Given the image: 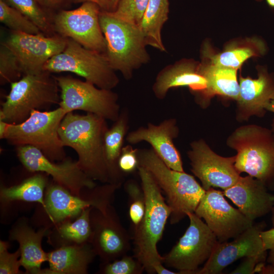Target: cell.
Segmentation results:
<instances>
[{
	"mask_svg": "<svg viewBox=\"0 0 274 274\" xmlns=\"http://www.w3.org/2000/svg\"><path fill=\"white\" fill-rule=\"evenodd\" d=\"M261 237L264 249L268 250L266 261L268 264L274 265V227L261 232Z\"/></svg>",
	"mask_w": 274,
	"mask_h": 274,
	"instance_id": "ab89813d",
	"label": "cell"
},
{
	"mask_svg": "<svg viewBox=\"0 0 274 274\" xmlns=\"http://www.w3.org/2000/svg\"><path fill=\"white\" fill-rule=\"evenodd\" d=\"M19 62L14 53L3 42L0 46V83H12L23 76Z\"/></svg>",
	"mask_w": 274,
	"mask_h": 274,
	"instance_id": "836d02e7",
	"label": "cell"
},
{
	"mask_svg": "<svg viewBox=\"0 0 274 274\" xmlns=\"http://www.w3.org/2000/svg\"><path fill=\"white\" fill-rule=\"evenodd\" d=\"M227 144L235 150L234 166L274 190V133L257 125L241 126L232 133Z\"/></svg>",
	"mask_w": 274,
	"mask_h": 274,
	"instance_id": "5b68a950",
	"label": "cell"
},
{
	"mask_svg": "<svg viewBox=\"0 0 274 274\" xmlns=\"http://www.w3.org/2000/svg\"><path fill=\"white\" fill-rule=\"evenodd\" d=\"M107 120L94 114H65L59 128L64 147L74 149L78 164L90 178L112 183L104 152V136L109 128Z\"/></svg>",
	"mask_w": 274,
	"mask_h": 274,
	"instance_id": "6da1fadb",
	"label": "cell"
},
{
	"mask_svg": "<svg viewBox=\"0 0 274 274\" xmlns=\"http://www.w3.org/2000/svg\"><path fill=\"white\" fill-rule=\"evenodd\" d=\"M0 21L12 31L30 34L43 33L30 20L4 0H0Z\"/></svg>",
	"mask_w": 274,
	"mask_h": 274,
	"instance_id": "1f68e13d",
	"label": "cell"
},
{
	"mask_svg": "<svg viewBox=\"0 0 274 274\" xmlns=\"http://www.w3.org/2000/svg\"><path fill=\"white\" fill-rule=\"evenodd\" d=\"M35 24L40 30L48 36L54 35L52 18L37 0H4Z\"/></svg>",
	"mask_w": 274,
	"mask_h": 274,
	"instance_id": "4dcf8cb0",
	"label": "cell"
},
{
	"mask_svg": "<svg viewBox=\"0 0 274 274\" xmlns=\"http://www.w3.org/2000/svg\"><path fill=\"white\" fill-rule=\"evenodd\" d=\"M145 197V211L137 227L132 229L133 256L148 273H155L154 267L163 263L157 245L164 232L171 209L150 174L139 166L138 169Z\"/></svg>",
	"mask_w": 274,
	"mask_h": 274,
	"instance_id": "7a4b0ae2",
	"label": "cell"
},
{
	"mask_svg": "<svg viewBox=\"0 0 274 274\" xmlns=\"http://www.w3.org/2000/svg\"><path fill=\"white\" fill-rule=\"evenodd\" d=\"M90 222L92 235L90 243L104 263L127 254L131 248V238L111 204L103 211L93 208Z\"/></svg>",
	"mask_w": 274,
	"mask_h": 274,
	"instance_id": "e0dca14e",
	"label": "cell"
},
{
	"mask_svg": "<svg viewBox=\"0 0 274 274\" xmlns=\"http://www.w3.org/2000/svg\"><path fill=\"white\" fill-rule=\"evenodd\" d=\"M100 9L95 3L85 2L79 8L59 11L52 18L54 33L71 39L85 48L106 53V41L100 22Z\"/></svg>",
	"mask_w": 274,
	"mask_h": 274,
	"instance_id": "7c38bea8",
	"label": "cell"
},
{
	"mask_svg": "<svg viewBox=\"0 0 274 274\" xmlns=\"http://www.w3.org/2000/svg\"><path fill=\"white\" fill-rule=\"evenodd\" d=\"M105 264L101 270L105 274H141L145 271L143 265L133 255L126 254Z\"/></svg>",
	"mask_w": 274,
	"mask_h": 274,
	"instance_id": "e575fe53",
	"label": "cell"
},
{
	"mask_svg": "<svg viewBox=\"0 0 274 274\" xmlns=\"http://www.w3.org/2000/svg\"><path fill=\"white\" fill-rule=\"evenodd\" d=\"M266 51L265 43L262 39L252 38L230 43L218 53H211L206 45L201 55L203 60L211 64L237 70L246 60L263 56Z\"/></svg>",
	"mask_w": 274,
	"mask_h": 274,
	"instance_id": "d4e9b609",
	"label": "cell"
},
{
	"mask_svg": "<svg viewBox=\"0 0 274 274\" xmlns=\"http://www.w3.org/2000/svg\"><path fill=\"white\" fill-rule=\"evenodd\" d=\"M17 154L21 163L28 170L51 176L55 183L75 195H80L83 190L96 186L94 180L81 169L77 161L66 158L60 163H55L41 150L29 145L18 146Z\"/></svg>",
	"mask_w": 274,
	"mask_h": 274,
	"instance_id": "5bb4252c",
	"label": "cell"
},
{
	"mask_svg": "<svg viewBox=\"0 0 274 274\" xmlns=\"http://www.w3.org/2000/svg\"><path fill=\"white\" fill-rule=\"evenodd\" d=\"M239 93L237 101V118L245 120L253 115L262 117L265 108L274 99V74L259 66L258 78H239Z\"/></svg>",
	"mask_w": 274,
	"mask_h": 274,
	"instance_id": "44dd1931",
	"label": "cell"
},
{
	"mask_svg": "<svg viewBox=\"0 0 274 274\" xmlns=\"http://www.w3.org/2000/svg\"><path fill=\"white\" fill-rule=\"evenodd\" d=\"M96 256L91 245H69L47 253L51 274H86Z\"/></svg>",
	"mask_w": 274,
	"mask_h": 274,
	"instance_id": "cb8c5ba5",
	"label": "cell"
},
{
	"mask_svg": "<svg viewBox=\"0 0 274 274\" xmlns=\"http://www.w3.org/2000/svg\"><path fill=\"white\" fill-rule=\"evenodd\" d=\"M168 0H149L139 27L146 44L161 52H166L161 31L168 19Z\"/></svg>",
	"mask_w": 274,
	"mask_h": 274,
	"instance_id": "f1b7e54d",
	"label": "cell"
},
{
	"mask_svg": "<svg viewBox=\"0 0 274 274\" xmlns=\"http://www.w3.org/2000/svg\"><path fill=\"white\" fill-rule=\"evenodd\" d=\"M179 133L177 120L169 118L157 125L149 122L146 126H141L128 132L126 140L132 145L142 142L148 143L167 166L183 172L181 156L174 143Z\"/></svg>",
	"mask_w": 274,
	"mask_h": 274,
	"instance_id": "d6986e66",
	"label": "cell"
},
{
	"mask_svg": "<svg viewBox=\"0 0 274 274\" xmlns=\"http://www.w3.org/2000/svg\"><path fill=\"white\" fill-rule=\"evenodd\" d=\"M189 225L170 251L163 257V264L180 274H196L199 267L212 255L219 242L201 218L188 213Z\"/></svg>",
	"mask_w": 274,
	"mask_h": 274,
	"instance_id": "30bf717a",
	"label": "cell"
},
{
	"mask_svg": "<svg viewBox=\"0 0 274 274\" xmlns=\"http://www.w3.org/2000/svg\"><path fill=\"white\" fill-rule=\"evenodd\" d=\"M49 228L43 227L35 231L26 223L20 221L10 231V239L19 244L21 266L27 273L51 274L49 269H41L42 264L48 260L47 253L42 247V241L48 234Z\"/></svg>",
	"mask_w": 274,
	"mask_h": 274,
	"instance_id": "603a6c76",
	"label": "cell"
},
{
	"mask_svg": "<svg viewBox=\"0 0 274 274\" xmlns=\"http://www.w3.org/2000/svg\"><path fill=\"white\" fill-rule=\"evenodd\" d=\"M68 1L72 0H37L44 8L55 9L65 4Z\"/></svg>",
	"mask_w": 274,
	"mask_h": 274,
	"instance_id": "b9f144b4",
	"label": "cell"
},
{
	"mask_svg": "<svg viewBox=\"0 0 274 274\" xmlns=\"http://www.w3.org/2000/svg\"><path fill=\"white\" fill-rule=\"evenodd\" d=\"M92 209L89 207L84 209L74 221L68 220L57 224L48 234L50 244L59 247L90 243L92 235L90 222V212Z\"/></svg>",
	"mask_w": 274,
	"mask_h": 274,
	"instance_id": "83f0119b",
	"label": "cell"
},
{
	"mask_svg": "<svg viewBox=\"0 0 274 274\" xmlns=\"http://www.w3.org/2000/svg\"><path fill=\"white\" fill-rule=\"evenodd\" d=\"M47 186L46 177L41 174H36L18 185L9 187H2L0 190L1 200L5 202L18 200L37 202L43 207L45 190Z\"/></svg>",
	"mask_w": 274,
	"mask_h": 274,
	"instance_id": "f546056e",
	"label": "cell"
},
{
	"mask_svg": "<svg viewBox=\"0 0 274 274\" xmlns=\"http://www.w3.org/2000/svg\"><path fill=\"white\" fill-rule=\"evenodd\" d=\"M265 223L253 224L233 239L217 244L214 251L196 274H219L227 266L240 258L267 253L261 237Z\"/></svg>",
	"mask_w": 274,
	"mask_h": 274,
	"instance_id": "ac0fdd59",
	"label": "cell"
},
{
	"mask_svg": "<svg viewBox=\"0 0 274 274\" xmlns=\"http://www.w3.org/2000/svg\"><path fill=\"white\" fill-rule=\"evenodd\" d=\"M267 190L260 181L248 175L241 176L223 192L247 218L254 221L271 212L274 207V195Z\"/></svg>",
	"mask_w": 274,
	"mask_h": 274,
	"instance_id": "ffe728a7",
	"label": "cell"
},
{
	"mask_svg": "<svg viewBox=\"0 0 274 274\" xmlns=\"http://www.w3.org/2000/svg\"><path fill=\"white\" fill-rule=\"evenodd\" d=\"M43 70L51 73L71 72L102 89L112 90L119 83L105 53L85 48L71 39H67L62 52L46 62Z\"/></svg>",
	"mask_w": 274,
	"mask_h": 274,
	"instance_id": "ba28073f",
	"label": "cell"
},
{
	"mask_svg": "<svg viewBox=\"0 0 274 274\" xmlns=\"http://www.w3.org/2000/svg\"><path fill=\"white\" fill-rule=\"evenodd\" d=\"M267 256V253H265L258 255L245 257L244 258V260L240 265L232 271L230 273H254L257 266L260 263H265Z\"/></svg>",
	"mask_w": 274,
	"mask_h": 274,
	"instance_id": "f35d334b",
	"label": "cell"
},
{
	"mask_svg": "<svg viewBox=\"0 0 274 274\" xmlns=\"http://www.w3.org/2000/svg\"><path fill=\"white\" fill-rule=\"evenodd\" d=\"M8 123L0 120V139H4Z\"/></svg>",
	"mask_w": 274,
	"mask_h": 274,
	"instance_id": "ee69618b",
	"label": "cell"
},
{
	"mask_svg": "<svg viewBox=\"0 0 274 274\" xmlns=\"http://www.w3.org/2000/svg\"><path fill=\"white\" fill-rule=\"evenodd\" d=\"M120 0H72L75 3L92 2L96 4L100 11L109 13L115 11Z\"/></svg>",
	"mask_w": 274,
	"mask_h": 274,
	"instance_id": "60d3db41",
	"label": "cell"
},
{
	"mask_svg": "<svg viewBox=\"0 0 274 274\" xmlns=\"http://www.w3.org/2000/svg\"><path fill=\"white\" fill-rule=\"evenodd\" d=\"M198 70L207 82V89L198 102L200 105H205L210 97L215 95L237 100L239 85L237 70L214 65L203 60L199 63Z\"/></svg>",
	"mask_w": 274,
	"mask_h": 274,
	"instance_id": "484cf974",
	"label": "cell"
},
{
	"mask_svg": "<svg viewBox=\"0 0 274 274\" xmlns=\"http://www.w3.org/2000/svg\"><path fill=\"white\" fill-rule=\"evenodd\" d=\"M139 166L152 176L171 209L170 223L175 224L188 213H194L206 191L194 177L167 166L154 150L138 149Z\"/></svg>",
	"mask_w": 274,
	"mask_h": 274,
	"instance_id": "3957f363",
	"label": "cell"
},
{
	"mask_svg": "<svg viewBox=\"0 0 274 274\" xmlns=\"http://www.w3.org/2000/svg\"><path fill=\"white\" fill-rule=\"evenodd\" d=\"M106 131L104 136V152L111 183L121 184L124 175L120 172L118 161L129 128V114L121 111L117 120Z\"/></svg>",
	"mask_w": 274,
	"mask_h": 274,
	"instance_id": "4316f807",
	"label": "cell"
},
{
	"mask_svg": "<svg viewBox=\"0 0 274 274\" xmlns=\"http://www.w3.org/2000/svg\"><path fill=\"white\" fill-rule=\"evenodd\" d=\"M274 133V132H273Z\"/></svg>",
	"mask_w": 274,
	"mask_h": 274,
	"instance_id": "c3c4849f",
	"label": "cell"
},
{
	"mask_svg": "<svg viewBox=\"0 0 274 274\" xmlns=\"http://www.w3.org/2000/svg\"><path fill=\"white\" fill-rule=\"evenodd\" d=\"M271 213V221L272 226L274 227V207L272 208Z\"/></svg>",
	"mask_w": 274,
	"mask_h": 274,
	"instance_id": "7dc6e473",
	"label": "cell"
},
{
	"mask_svg": "<svg viewBox=\"0 0 274 274\" xmlns=\"http://www.w3.org/2000/svg\"><path fill=\"white\" fill-rule=\"evenodd\" d=\"M9 243L0 241V273L18 274L21 273L19 267L21 266V252L19 248L14 253H9L8 249Z\"/></svg>",
	"mask_w": 274,
	"mask_h": 274,
	"instance_id": "8d00e7d4",
	"label": "cell"
},
{
	"mask_svg": "<svg viewBox=\"0 0 274 274\" xmlns=\"http://www.w3.org/2000/svg\"><path fill=\"white\" fill-rule=\"evenodd\" d=\"M266 111L271 112L274 113V99L271 100L265 108ZM271 130L274 132V119L271 124Z\"/></svg>",
	"mask_w": 274,
	"mask_h": 274,
	"instance_id": "f6af8a7d",
	"label": "cell"
},
{
	"mask_svg": "<svg viewBox=\"0 0 274 274\" xmlns=\"http://www.w3.org/2000/svg\"><path fill=\"white\" fill-rule=\"evenodd\" d=\"M257 1H262V0H257ZM268 5L271 8H274V0H265Z\"/></svg>",
	"mask_w": 274,
	"mask_h": 274,
	"instance_id": "bcb514c9",
	"label": "cell"
},
{
	"mask_svg": "<svg viewBox=\"0 0 274 274\" xmlns=\"http://www.w3.org/2000/svg\"><path fill=\"white\" fill-rule=\"evenodd\" d=\"M99 22L106 41L105 54L111 66L125 79L130 80L134 71L151 59L139 26L101 11Z\"/></svg>",
	"mask_w": 274,
	"mask_h": 274,
	"instance_id": "277c9868",
	"label": "cell"
},
{
	"mask_svg": "<svg viewBox=\"0 0 274 274\" xmlns=\"http://www.w3.org/2000/svg\"><path fill=\"white\" fill-rule=\"evenodd\" d=\"M149 0H120L113 13L116 16L140 25Z\"/></svg>",
	"mask_w": 274,
	"mask_h": 274,
	"instance_id": "d590c367",
	"label": "cell"
},
{
	"mask_svg": "<svg viewBox=\"0 0 274 274\" xmlns=\"http://www.w3.org/2000/svg\"><path fill=\"white\" fill-rule=\"evenodd\" d=\"M66 114L59 107L51 111L32 110L22 122L8 123L4 139L17 147H35L51 161H61L66 155L59 128Z\"/></svg>",
	"mask_w": 274,
	"mask_h": 274,
	"instance_id": "52a82bcc",
	"label": "cell"
},
{
	"mask_svg": "<svg viewBox=\"0 0 274 274\" xmlns=\"http://www.w3.org/2000/svg\"><path fill=\"white\" fill-rule=\"evenodd\" d=\"M124 189L128 197V215L132 229L138 226L145 211V197L142 187L133 179L127 181Z\"/></svg>",
	"mask_w": 274,
	"mask_h": 274,
	"instance_id": "d6a6232c",
	"label": "cell"
},
{
	"mask_svg": "<svg viewBox=\"0 0 274 274\" xmlns=\"http://www.w3.org/2000/svg\"><path fill=\"white\" fill-rule=\"evenodd\" d=\"M60 89L55 76L43 71L22 76L11 83V89L1 104L0 120L10 124L25 121L32 110L48 109L60 101Z\"/></svg>",
	"mask_w": 274,
	"mask_h": 274,
	"instance_id": "8992f818",
	"label": "cell"
},
{
	"mask_svg": "<svg viewBox=\"0 0 274 274\" xmlns=\"http://www.w3.org/2000/svg\"><path fill=\"white\" fill-rule=\"evenodd\" d=\"M138 152V149H134L130 145L123 146L118 159V166L124 176L138 169L139 161Z\"/></svg>",
	"mask_w": 274,
	"mask_h": 274,
	"instance_id": "74e56055",
	"label": "cell"
},
{
	"mask_svg": "<svg viewBox=\"0 0 274 274\" xmlns=\"http://www.w3.org/2000/svg\"><path fill=\"white\" fill-rule=\"evenodd\" d=\"M67 41V38L57 34L48 36L11 30L3 42L16 56L24 75L44 71L46 62L64 50Z\"/></svg>",
	"mask_w": 274,
	"mask_h": 274,
	"instance_id": "9a60e30c",
	"label": "cell"
},
{
	"mask_svg": "<svg viewBox=\"0 0 274 274\" xmlns=\"http://www.w3.org/2000/svg\"><path fill=\"white\" fill-rule=\"evenodd\" d=\"M187 154L191 170L205 191L215 187L225 190L241 177L234 166L235 156L225 157L217 154L202 139L191 143Z\"/></svg>",
	"mask_w": 274,
	"mask_h": 274,
	"instance_id": "2e32d148",
	"label": "cell"
},
{
	"mask_svg": "<svg viewBox=\"0 0 274 274\" xmlns=\"http://www.w3.org/2000/svg\"><path fill=\"white\" fill-rule=\"evenodd\" d=\"M194 213L204 220L220 243L237 237L254 224L227 202L223 192L214 188L206 191Z\"/></svg>",
	"mask_w": 274,
	"mask_h": 274,
	"instance_id": "4fadbf2b",
	"label": "cell"
},
{
	"mask_svg": "<svg viewBox=\"0 0 274 274\" xmlns=\"http://www.w3.org/2000/svg\"><path fill=\"white\" fill-rule=\"evenodd\" d=\"M155 273L157 274H180L179 272H174L165 268L163 263H160L154 267Z\"/></svg>",
	"mask_w": 274,
	"mask_h": 274,
	"instance_id": "7bdbcfd3",
	"label": "cell"
},
{
	"mask_svg": "<svg viewBox=\"0 0 274 274\" xmlns=\"http://www.w3.org/2000/svg\"><path fill=\"white\" fill-rule=\"evenodd\" d=\"M60 92L59 107L67 114L81 110L115 122L120 114L118 95L112 90L70 76H55Z\"/></svg>",
	"mask_w": 274,
	"mask_h": 274,
	"instance_id": "8fae6325",
	"label": "cell"
},
{
	"mask_svg": "<svg viewBox=\"0 0 274 274\" xmlns=\"http://www.w3.org/2000/svg\"><path fill=\"white\" fill-rule=\"evenodd\" d=\"M120 184L105 183L104 185L89 189L87 193L77 195L65 188L54 183L47 185L42 207L49 219V225L58 224L66 220L77 218L89 207L101 211L111 204L115 192Z\"/></svg>",
	"mask_w": 274,
	"mask_h": 274,
	"instance_id": "9c48e42d",
	"label": "cell"
},
{
	"mask_svg": "<svg viewBox=\"0 0 274 274\" xmlns=\"http://www.w3.org/2000/svg\"><path fill=\"white\" fill-rule=\"evenodd\" d=\"M199 63L191 59H182L164 67L157 74L152 90L158 99H163L172 88L187 86L198 102L207 87L206 79L198 72Z\"/></svg>",
	"mask_w": 274,
	"mask_h": 274,
	"instance_id": "7402d4cb",
	"label": "cell"
}]
</instances>
